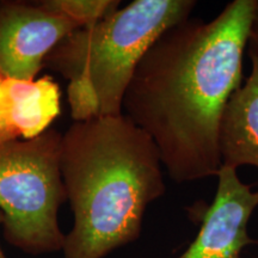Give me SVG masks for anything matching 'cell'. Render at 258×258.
<instances>
[{
  "label": "cell",
  "instance_id": "2",
  "mask_svg": "<svg viewBox=\"0 0 258 258\" xmlns=\"http://www.w3.org/2000/svg\"><path fill=\"white\" fill-rule=\"evenodd\" d=\"M158 148L127 116L74 122L62 135L61 175L73 214L63 258H104L140 237L165 192Z\"/></svg>",
  "mask_w": 258,
  "mask_h": 258
},
{
  "label": "cell",
  "instance_id": "6",
  "mask_svg": "<svg viewBox=\"0 0 258 258\" xmlns=\"http://www.w3.org/2000/svg\"><path fill=\"white\" fill-rule=\"evenodd\" d=\"M214 201L202 215V225L189 247L178 258H240L241 251L256 244L247 225L258 207V190L241 182L237 170L221 166Z\"/></svg>",
  "mask_w": 258,
  "mask_h": 258
},
{
  "label": "cell",
  "instance_id": "5",
  "mask_svg": "<svg viewBox=\"0 0 258 258\" xmlns=\"http://www.w3.org/2000/svg\"><path fill=\"white\" fill-rule=\"evenodd\" d=\"M77 29L40 3H0V73L18 80L38 78L50 51Z\"/></svg>",
  "mask_w": 258,
  "mask_h": 258
},
{
  "label": "cell",
  "instance_id": "3",
  "mask_svg": "<svg viewBox=\"0 0 258 258\" xmlns=\"http://www.w3.org/2000/svg\"><path fill=\"white\" fill-rule=\"evenodd\" d=\"M194 0H134L95 25L77 29L50 51L44 69L69 82L74 122L122 115L139 62L170 28L190 18Z\"/></svg>",
  "mask_w": 258,
  "mask_h": 258
},
{
  "label": "cell",
  "instance_id": "1",
  "mask_svg": "<svg viewBox=\"0 0 258 258\" xmlns=\"http://www.w3.org/2000/svg\"><path fill=\"white\" fill-rule=\"evenodd\" d=\"M257 0H233L211 22L188 18L164 32L139 62L122 114L158 148L176 183L217 176L222 112L241 85Z\"/></svg>",
  "mask_w": 258,
  "mask_h": 258
},
{
  "label": "cell",
  "instance_id": "7",
  "mask_svg": "<svg viewBox=\"0 0 258 258\" xmlns=\"http://www.w3.org/2000/svg\"><path fill=\"white\" fill-rule=\"evenodd\" d=\"M251 73L222 112L218 146L221 166L258 167V56L249 53Z\"/></svg>",
  "mask_w": 258,
  "mask_h": 258
},
{
  "label": "cell",
  "instance_id": "11",
  "mask_svg": "<svg viewBox=\"0 0 258 258\" xmlns=\"http://www.w3.org/2000/svg\"><path fill=\"white\" fill-rule=\"evenodd\" d=\"M247 49H249V53L256 54L258 56V0L256 10H254L252 25H251L249 42H247Z\"/></svg>",
  "mask_w": 258,
  "mask_h": 258
},
{
  "label": "cell",
  "instance_id": "4",
  "mask_svg": "<svg viewBox=\"0 0 258 258\" xmlns=\"http://www.w3.org/2000/svg\"><path fill=\"white\" fill-rule=\"evenodd\" d=\"M62 134L0 143V212L10 245L32 256L62 251L59 209L67 201L61 175Z\"/></svg>",
  "mask_w": 258,
  "mask_h": 258
},
{
  "label": "cell",
  "instance_id": "12",
  "mask_svg": "<svg viewBox=\"0 0 258 258\" xmlns=\"http://www.w3.org/2000/svg\"><path fill=\"white\" fill-rule=\"evenodd\" d=\"M3 222H4V218H3L2 212H0V227H3ZM0 258H6L4 250H3L2 247V244H0Z\"/></svg>",
  "mask_w": 258,
  "mask_h": 258
},
{
  "label": "cell",
  "instance_id": "8",
  "mask_svg": "<svg viewBox=\"0 0 258 258\" xmlns=\"http://www.w3.org/2000/svg\"><path fill=\"white\" fill-rule=\"evenodd\" d=\"M10 117L19 139L43 134L61 112L60 86L49 74L34 80L6 78Z\"/></svg>",
  "mask_w": 258,
  "mask_h": 258
},
{
  "label": "cell",
  "instance_id": "9",
  "mask_svg": "<svg viewBox=\"0 0 258 258\" xmlns=\"http://www.w3.org/2000/svg\"><path fill=\"white\" fill-rule=\"evenodd\" d=\"M118 0H43L40 5L80 28L95 25L120 9Z\"/></svg>",
  "mask_w": 258,
  "mask_h": 258
},
{
  "label": "cell",
  "instance_id": "10",
  "mask_svg": "<svg viewBox=\"0 0 258 258\" xmlns=\"http://www.w3.org/2000/svg\"><path fill=\"white\" fill-rule=\"evenodd\" d=\"M19 139L10 117V102L6 92V77L0 73V143Z\"/></svg>",
  "mask_w": 258,
  "mask_h": 258
}]
</instances>
